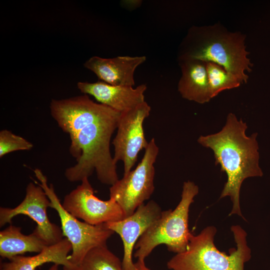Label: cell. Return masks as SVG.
Listing matches in <instances>:
<instances>
[{"instance_id":"ac0fdd59","label":"cell","mask_w":270,"mask_h":270,"mask_svg":"<svg viewBox=\"0 0 270 270\" xmlns=\"http://www.w3.org/2000/svg\"><path fill=\"white\" fill-rule=\"evenodd\" d=\"M206 63L212 98L223 90L238 88L242 84L240 80L227 72L222 66L211 62Z\"/></svg>"},{"instance_id":"5b68a950","label":"cell","mask_w":270,"mask_h":270,"mask_svg":"<svg viewBox=\"0 0 270 270\" xmlns=\"http://www.w3.org/2000/svg\"><path fill=\"white\" fill-rule=\"evenodd\" d=\"M198 187L188 180L183 184L181 200L172 210L162 211L160 216L138 240L134 256L144 260L160 244L176 254L184 252L192 235L188 229V214L194 198L198 193Z\"/></svg>"},{"instance_id":"277c9868","label":"cell","mask_w":270,"mask_h":270,"mask_svg":"<svg viewBox=\"0 0 270 270\" xmlns=\"http://www.w3.org/2000/svg\"><path fill=\"white\" fill-rule=\"evenodd\" d=\"M236 248L230 254L219 250L214 244L216 229L214 226L204 228L200 232L192 234L186 250L177 254L167 262L171 270H244V264L251 258L248 246L246 233L236 225L231 227Z\"/></svg>"},{"instance_id":"d6986e66","label":"cell","mask_w":270,"mask_h":270,"mask_svg":"<svg viewBox=\"0 0 270 270\" xmlns=\"http://www.w3.org/2000/svg\"><path fill=\"white\" fill-rule=\"evenodd\" d=\"M33 144L24 138L7 130L0 132V158L18 150H29Z\"/></svg>"},{"instance_id":"7a4b0ae2","label":"cell","mask_w":270,"mask_h":270,"mask_svg":"<svg viewBox=\"0 0 270 270\" xmlns=\"http://www.w3.org/2000/svg\"><path fill=\"white\" fill-rule=\"evenodd\" d=\"M247 128L245 122L230 112L221 130L198 139L200 144L213 151L215 164H220L221 171L226 174L227 181L220 198L230 197L232 208L229 215L237 214L244 218L240 202L242 184L246 178L263 175L259 166L258 134L248 136Z\"/></svg>"},{"instance_id":"ba28073f","label":"cell","mask_w":270,"mask_h":270,"mask_svg":"<svg viewBox=\"0 0 270 270\" xmlns=\"http://www.w3.org/2000/svg\"><path fill=\"white\" fill-rule=\"evenodd\" d=\"M150 110V105L144 102L120 112L116 134L112 144L114 148V162L116 164L118 161L124 162V174L131 170L137 161L139 152L148 144L145 138L143 124Z\"/></svg>"},{"instance_id":"3957f363","label":"cell","mask_w":270,"mask_h":270,"mask_svg":"<svg viewBox=\"0 0 270 270\" xmlns=\"http://www.w3.org/2000/svg\"><path fill=\"white\" fill-rule=\"evenodd\" d=\"M245 35L228 31L220 22L213 25L192 26L181 42L178 60L214 62L226 72L246 83L252 64L248 58Z\"/></svg>"},{"instance_id":"9a60e30c","label":"cell","mask_w":270,"mask_h":270,"mask_svg":"<svg viewBox=\"0 0 270 270\" xmlns=\"http://www.w3.org/2000/svg\"><path fill=\"white\" fill-rule=\"evenodd\" d=\"M71 250L70 242L66 238H62L55 244L46 246L35 256L19 255L8 262L1 263L0 270H36L38 266L48 262L62 266L64 270H73L74 266L68 258Z\"/></svg>"},{"instance_id":"6da1fadb","label":"cell","mask_w":270,"mask_h":270,"mask_svg":"<svg viewBox=\"0 0 270 270\" xmlns=\"http://www.w3.org/2000/svg\"><path fill=\"white\" fill-rule=\"evenodd\" d=\"M50 110L59 127L69 135L70 152L76 162L66 169V179L81 182L95 171L102 184L111 186L116 182V164L110 142L120 112L94 102L87 94L52 100Z\"/></svg>"},{"instance_id":"7c38bea8","label":"cell","mask_w":270,"mask_h":270,"mask_svg":"<svg viewBox=\"0 0 270 270\" xmlns=\"http://www.w3.org/2000/svg\"><path fill=\"white\" fill-rule=\"evenodd\" d=\"M78 88L84 94H90L100 104L122 112L145 102L147 86L142 84L133 86L112 85L102 81L78 82Z\"/></svg>"},{"instance_id":"ffe728a7","label":"cell","mask_w":270,"mask_h":270,"mask_svg":"<svg viewBox=\"0 0 270 270\" xmlns=\"http://www.w3.org/2000/svg\"><path fill=\"white\" fill-rule=\"evenodd\" d=\"M134 266L136 270H150L146 266L144 260H138Z\"/></svg>"},{"instance_id":"5bb4252c","label":"cell","mask_w":270,"mask_h":270,"mask_svg":"<svg viewBox=\"0 0 270 270\" xmlns=\"http://www.w3.org/2000/svg\"><path fill=\"white\" fill-rule=\"evenodd\" d=\"M182 76L178 90L184 99L203 104L212 98L205 62L196 60L178 61Z\"/></svg>"},{"instance_id":"30bf717a","label":"cell","mask_w":270,"mask_h":270,"mask_svg":"<svg viewBox=\"0 0 270 270\" xmlns=\"http://www.w3.org/2000/svg\"><path fill=\"white\" fill-rule=\"evenodd\" d=\"M65 196L64 208L77 218L94 226L102 224L124 218V212L118 204L112 199L102 200L94 194L88 178Z\"/></svg>"},{"instance_id":"44dd1931","label":"cell","mask_w":270,"mask_h":270,"mask_svg":"<svg viewBox=\"0 0 270 270\" xmlns=\"http://www.w3.org/2000/svg\"><path fill=\"white\" fill-rule=\"evenodd\" d=\"M59 266L60 265L58 264H54L48 270H60L58 268Z\"/></svg>"},{"instance_id":"8fae6325","label":"cell","mask_w":270,"mask_h":270,"mask_svg":"<svg viewBox=\"0 0 270 270\" xmlns=\"http://www.w3.org/2000/svg\"><path fill=\"white\" fill-rule=\"evenodd\" d=\"M162 210L153 200L138 206L131 215L115 222L106 223V227L118 234L123 244V270H136L132 252L136 244L142 234L160 216Z\"/></svg>"},{"instance_id":"2e32d148","label":"cell","mask_w":270,"mask_h":270,"mask_svg":"<svg viewBox=\"0 0 270 270\" xmlns=\"http://www.w3.org/2000/svg\"><path fill=\"white\" fill-rule=\"evenodd\" d=\"M21 228L10 225L0 232V256L8 260L26 252H40L46 243L34 231L26 235Z\"/></svg>"},{"instance_id":"9c48e42d","label":"cell","mask_w":270,"mask_h":270,"mask_svg":"<svg viewBox=\"0 0 270 270\" xmlns=\"http://www.w3.org/2000/svg\"><path fill=\"white\" fill-rule=\"evenodd\" d=\"M49 207L50 200L44 190L38 184L36 185L30 182L26 188L24 199L18 206L14 208L0 207V226L12 224V218L18 215H26L36 222L37 226L34 231L48 246L55 244L63 238L64 235L62 229L50 222L47 214Z\"/></svg>"},{"instance_id":"52a82bcc","label":"cell","mask_w":270,"mask_h":270,"mask_svg":"<svg viewBox=\"0 0 270 270\" xmlns=\"http://www.w3.org/2000/svg\"><path fill=\"white\" fill-rule=\"evenodd\" d=\"M159 148L154 138L149 142L144 155L134 170L124 174L110 188V198L122 209L124 218L150 198L154 190V164Z\"/></svg>"},{"instance_id":"4fadbf2b","label":"cell","mask_w":270,"mask_h":270,"mask_svg":"<svg viewBox=\"0 0 270 270\" xmlns=\"http://www.w3.org/2000/svg\"><path fill=\"white\" fill-rule=\"evenodd\" d=\"M146 60L145 56H94L85 62L84 66L94 73L100 81L112 85L133 86L135 70Z\"/></svg>"},{"instance_id":"e0dca14e","label":"cell","mask_w":270,"mask_h":270,"mask_svg":"<svg viewBox=\"0 0 270 270\" xmlns=\"http://www.w3.org/2000/svg\"><path fill=\"white\" fill-rule=\"evenodd\" d=\"M73 270H123L122 262L106 245L90 250Z\"/></svg>"},{"instance_id":"8992f818","label":"cell","mask_w":270,"mask_h":270,"mask_svg":"<svg viewBox=\"0 0 270 270\" xmlns=\"http://www.w3.org/2000/svg\"><path fill=\"white\" fill-rule=\"evenodd\" d=\"M34 172L40 182H35L42 188L50 200V208L54 209L60 216L63 235L72 246V254L68 258L75 266L90 250L106 245L107 240L114 232L108 229L106 224L91 225L80 221L69 213L62 206L53 186L48 185L47 178L42 170L36 168Z\"/></svg>"}]
</instances>
